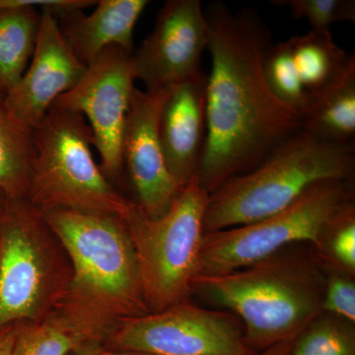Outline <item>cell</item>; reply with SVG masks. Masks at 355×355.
<instances>
[{"mask_svg": "<svg viewBox=\"0 0 355 355\" xmlns=\"http://www.w3.org/2000/svg\"><path fill=\"white\" fill-rule=\"evenodd\" d=\"M33 137L27 200L35 207L127 217L135 202L114 188L96 163L92 132L83 114L51 106Z\"/></svg>", "mask_w": 355, "mask_h": 355, "instance_id": "cell-5", "label": "cell"}, {"mask_svg": "<svg viewBox=\"0 0 355 355\" xmlns=\"http://www.w3.org/2000/svg\"><path fill=\"white\" fill-rule=\"evenodd\" d=\"M209 44L200 0H169L159 10L150 34L133 51L135 78L158 92L197 76Z\"/></svg>", "mask_w": 355, "mask_h": 355, "instance_id": "cell-11", "label": "cell"}, {"mask_svg": "<svg viewBox=\"0 0 355 355\" xmlns=\"http://www.w3.org/2000/svg\"><path fill=\"white\" fill-rule=\"evenodd\" d=\"M273 6L286 7L297 19L307 20L315 30H330L340 22H355L354 0H272Z\"/></svg>", "mask_w": 355, "mask_h": 355, "instance_id": "cell-23", "label": "cell"}, {"mask_svg": "<svg viewBox=\"0 0 355 355\" xmlns=\"http://www.w3.org/2000/svg\"><path fill=\"white\" fill-rule=\"evenodd\" d=\"M352 180H329L311 187L272 216L245 225L205 233L197 275H223L272 258L295 242L319 247L328 222L354 202Z\"/></svg>", "mask_w": 355, "mask_h": 355, "instance_id": "cell-8", "label": "cell"}, {"mask_svg": "<svg viewBox=\"0 0 355 355\" xmlns=\"http://www.w3.org/2000/svg\"><path fill=\"white\" fill-rule=\"evenodd\" d=\"M289 355H355L354 324L322 313L295 338Z\"/></svg>", "mask_w": 355, "mask_h": 355, "instance_id": "cell-21", "label": "cell"}, {"mask_svg": "<svg viewBox=\"0 0 355 355\" xmlns=\"http://www.w3.org/2000/svg\"><path fill=\"white\" fill-rule=\"evenodd\" d=\"M132 53L116 46L106 49L88 65L80 81L53 105L85 118L101 158L100 167L112 183L123 175L121 141L137 80Z\"/></svg>", "mask_w": 355, "mask_h": 355, "instance_id": "cell-10", "label": "cell"}, {"mask_svg": "<svg viewBox=\"0 0 355 355\" xmlns=\"http://www.w3.org/2000/svg\"><path fill=\"white\" fill-rule=\"evenodd\" d=\"M99 343H92V345H87L81 349H77L72 355H94V350Z\"/></svg>", "mask_w": 355, "mask_h": 355, "instance_id": "cell-28", "label": "cell"}, {"mask_svg": "<svg viewBox=\"0 0 355 355\" xmlns=\"http://www.w3.org/2000/svg\"><path fill=\"white\" fill-rule=\"evenodd\" d=\"M211 71L207 76V137L198 178L207 193L257 167L302 120L273 93L266 62L272 33L258 11L233 12L221 1L205 10Z\"/></svg>", "mask_w": 355, "mask_h": 355, "instance_id": "cell-1", "label": "cell"}, {"mask_svg": "<svg viewBox=\"0 0 355 355\" xmlns=\"http://www.w3.org/2000/svg\"><path fill=\"white\" fill-rule=\"evenodd\" d=\"M171 88H135L121 141L123 173L135 191L133 202L153 219L164 216L182 190L166 166L158 135L161 109Z\"/></svg>", "mask_w": 355, "mask_h": 355, "instance_id": "cell-13", "label": "cell"}, {"mask_svg": "<svg viewBox=\"0 0 355 355\" xmlns=\"http://www.w3.org/2000/svg\"><path fill=\"white\" fill-rule=\"evenodd\" d=\"M209 197L197 176L178 193L164 216L150 218L135 202L123 219L135 248L149 313L187 300L193 292Z\"/></svg>", "mask_w": 355, "mask_h": 355, "instance_id": "cell-7", "label": "cell"}, {"mask_svg": "<svg viewBox=\"0 0 355 355\" xmlns=\"http://www.w3.org/2000/svg\"><path fill=\"white\" fill-rule=\"evenodd\" d=\"M72 355V354H71Z\"/></svg>", "mask_w": 355, "mask_h": 355, "instance_id": "cell-30", "label": "cell"}, {"mask_svg": "<svg viewBox=\"0 0 355 355\" xmlns=\"http://www.w3.org/2000/svg\"><path fill=\"white\" fill-rule=\"evenodd\" d=\"M322 311L354 324L355 282L352 275L326 266Z\"/></svg>", "mask_w": 355, "mask_h": 355, "instance_id": "cell-24", "label": "cell"}, {"mask_svg": "<svg viewBox=\"0 0 355 355\" xmlns=\"http://www.w3.org/2000/svg\"><path fill=\"white\" fill-rule=\"evenodd\" d=\"M41 11L31 6L0 9V91L6 95L20 80L33 57Z\"/></svg>", "mask_w": 355, "mask_h": 355, "instance_id": "cell-18", "label": "cell"}, {"mask_svg": "<svg viewBox=\"0 0 355 355\" xmlns=\"http://www.w3.org/2000/svg\"><path fill=\"white\" fill-rule=\"evenodd\" d=\"M118 323L62 299L38 321L19 323L13 355H71L104 345Z\"/></svg>", "mask_w": 355, "mask_h": 355, "instance_id": "cell-16", "label": "cell"}, {"mask_svg": "<svg viewBox=\"0 0 355 355\" xmlns=\"http://www.w3.org/2000/svg\"><path fill=\"white\" fill-rule=\"evenodd\" d=\"M94 355H153L146 352H135V350H116L110 349L100 345L96 347Z\"/></svg>", "mask_w": 355, "mask_h": 355, "instance_id": "cell-27", "label": "cell"}, {"mask_svg": "<svg viewBox=\"0 0 355 355\" xmlns=\"http://www.w3.org/2000/svg\"><path fill=\"white\" fill-rule=\"evenodd\" d=\"M317 249L326 266L354 277V202L347 203L328 222Z\"/></svg>", "mask_w": 355, "mask_h": 355, "instance_id": "cell-22", "label": "cell"}, {"mask_svg": "<svg viewBox=\"0 0 355 355\" xmlns=\"http://www.w3.org/2000/svg\"><path fill=\"white\" fill-rule=\"evenodd\" d=\"M42 214L71 263L65 299L118 324L149 313L123 219L64 209Z\"/></svg>", "mask_w": 355, "mask_h": 355, "instance_id": "cell-4", "label": "cell"}, {"mask_svg": "<svg viewBox=\"0 0 355 355\" xmlns=\"http://www.w3.org/2000/svg\"><path fill=\"white\" fill-rule=\"evenodd\" d=\"M9 198H7L6 193L0 189V216L3 214L4 209H6V207L7 202H8Z\"/></svg>", "mask_w": 355, "mask_h": 355, "instance_id": "cell-29", "label": "cell"}, {"mask_svg": "<svg viewBox=\"0 0 355 355\" xmlns=\"http://www.w3.org/2000/svg\"><path fill=\"white\" fill-rule=\"evenodd\" d=\"M324 287L321 272L309 261L275 256L193 282V291L241 318L252 350L295 340L323 313Z\"/></svg>", "mask_w": 355, "mask_h": 355, "instance_id": "cell-2", "label": "cell"}, {"mask_svg": "<svg viewBox=\"0 0 355 355\" xmlns=\"http://www.w3.org/2000/svg\"><path fill=\"white\" fill-rule=\"evenodd\" d=\"M354 58L336 44L330 30L311 29L273 44L266 62V80L303 121Z\"/></svg>", "mask_w": 355, "mask_h": 355, "instance_id": "cell-12", "label": "cell"}, {"mask_svg": "<svg viewBox=\"0 0 355 355\" xmlns=\"http://www.w3.org/2000/svg\"><path fill=\"white\" fill-rule=\"evenodd\" d=\"M71 279L69 254L41 210L8 200L0 216V329L48 315Z\"/></svg>", "mask_w": 355, "mask_h": 355, "instance_id": "cell-6", "label": "cell"}, {"mask_svg": "<svg viewBox=\"0 0 355 355\" xmlns=\"http://www.w3.org/2000/svg\"><path fill=\"white\" fill-rule=\"evenodd\" d=\"M105 347L153 355H252L234 318L182 301L160 311L123 320Z\"/></svg>", "mask_w": 355, "mask_h": 355, "instance_id": "cell-9", "label": "cell"}, {"mask_svg": "<svg viewBox=\"0 0 355 355\" xmlns=\"http://www.w3.org/2000/svg\"><path fill=\"white\" fill-rule=\"evenodd\" d=\"M19 323L7 324L0 329V355H13Z\"/></svg>", "mask_w": 355, "mask_h": 355, "instance_id": "cell-25", "label": "cell"}, {"mask_svg": "<svg viewBox=\"0 0 355 355\" xmlns=\"http://www.w3.org/2000/svg\"><path fill=\"white\" fill-rule=\"evenodd\" d=\"M0 91V189L9 200L27 198L33 157V130L18 121Z\"/></svg>", "mask_w": 355, "mask_h": 355, "instance_id": "cell-20", "label": "cell"}, {"mask_svg": "<svg viewBox=\"0 0 355 355\" xmlns=\"http://www.w3.org/2000/svg\"><path fill=\"white\" fill-rule=\"evenodd\" d=\"M294 340H286V342L277 343V345H272V347L263 349L260 354H256V352H254V354L252 355H289Z\"/></svg>", "mask_w": 355, "mask_h": 355, "instance_id": "cell-26", "label": "cell"}, {"mask_svg": "<svg viewBox=\"0 0 355 355\" xmlns=\"http://www.w3.org/2000/svg\"><path fill=\"white\" fill-rule=\"evenodd\" d=\"M207 76L173 86L158 121L166 166L180 188L198 176L207 137Z\"/></svg>", "mask_w": 355, "mask_h": 355, "instance_id": "cell-15", "label": "cell"}, {"mask_svg": "<svg viewBox=\"0 0 355 355\" xmlns=\"http://www.w3.org/2000/svg\"><path fill=\"white\" fill-rule=\"evenodd\" d=\"M86 69L65 42L57 18L41 11L36 48L24 74L4 96L7 108L34 130L58 98L80 81Z\"/></svg>", "mask_w": 355, "mask_h": 355, "instance_id": "cell-14", "label": "cell"}, {"mask_svg": "<svg viewBox=\"0 0 355 355\" xmlns=\"http://www.w3.org/2000/svg\"><path fill=\"white\" fill-rule=\"evenodd\" d=\"M148 3V0H100L89 15L77 12L58 22L70 50L88 67L110 46L135 51L133 31Z\"/></svg>", "mask_w": 355, "mask_h": 355, "instance_id": "cell-17", "label": "cell"}, {"mask_svg": "<svg viewBox=\"0 0 355 355\" xmlns=\"http://www.w3.org/2000/svg\"><path fill=\"white\" fill-rule=\"evenodd\" d=\"M301 130L331 144H354L355 58L303 119Z\"/></svg>", "mask_w": 355, "mask_h": 355, "instance_id": "cell-19", "label": "cell"}, {"mask_svg": "<svg viewBox=\"0 0 355 355\" xmlns=\"http://www.w3.org/2000/svg\"><path fill=\"white\" fill-rule=\"evenodd\" d=\"M354 171V144H331L300 130L253 170L231 178L210 193L203 231L261 220L286 209L314 184L352 180Z\"/></svg>", "mask_w": 355, "mask_h": 355, "instance_id": "cell-3", "label": "cell"}]
</instances>
